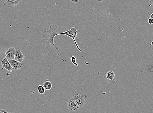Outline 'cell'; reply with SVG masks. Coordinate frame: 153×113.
Instances as JSON below:
<instances>
[{
  "label": "cell",
  "instance_id": "6da1fadb",
  "mask_svg": "<svg viewBox=\"0 0 153 113\" xmlns=\"http://www.w3.org/2000/svg\"><path fill=\"white\" fill-rule=\"evenodd\" d=\"M61 29V27H58L55 24H51L49 27V30H46L43 31V33L41 34V36H43L45 39H43L41 40L42 44H45V47H48L50 44L51 47L53 48L55 50L56 53L58 55L61 56V49L59 46H56L54 44V39L56 36H57L58 31Z\"/></svg>",
  "mask_w": 153,
  "mask_h": 113
},
{
  "label": "cell",
  "instance_id": "7a4b0ae2",
  "mask_svg": "<svg viewBox=\"0 0 153 113\" xmlns=\"http://www.w3.org/2000/svg\"><path fill=\"white\" fill-rule=\"evenodd\" d=\"M70 27L71 28L70 29L64 32L61 33H57V35H64L70 37L74 41L76 48L81 53L82 51L81 50H80L79 47H78L76 41H75V38H78V36L77 34V33L78 34L80 33V31L79 30H78V29H79L78 26H75L74 24H71L70 25Z\"/></svg>",
  "mask_w": 153,
  "mask_h": 113
},
{
  "label": "cell",
  "instance_id": "3957f363",
  "mask_svg": "<svg viewBox=\"0 0 153 113\" xmlns=\"http://www.w3.org/2000/svg\"><path fill=\"white\" fill-rule=\"evenodd\" d=\"M87 97V95L85 94L81 95L76 94L72 97V98L80 108L84 107L85 102V98Z\"/></svg>",
  "mask_w": 153,
  "mask_h": 113
},
{
  "label": "cell",
  "instance_id": "277c9868",
  "mask_svg": "<svg viewBox=\"0 0 153 113\" xmlns=\"http://www.w3.org/2000/svg\"><path fill=\"white\" fill-rule=\"evenodd\" d=\"M66 105L68 108L71 110L74 111L79 108L72 97H70L68 99Z\"/></svg>",
  "mask_w": 153,
  "mask_h": 113
},
{
  "label": "cell",
  "instance_id": "5b68a950",
  "mask_svg": "<svg viewBox=\"0 0 153 113\" xmlns=\"http://www.w3.org/2000/svg\"><path fill=\"white\" fill-rule=\"evenodd\" d=\"M16 50L15 48L13 47L9 48L7 49L6 50L5 53L6 58L8 60L14 59V55Z\"/></svg>",
  "mask_w": 153,
  "mask_h": 113
},
{
  "label": "cell",
  "instance_id": "8992f818",
  "mask_svg": "<svg viewBox=\"0 0 153 113\" xmlns=\"http://www.w3.org/2000/svg\"><path fill=\"white\" fill-rule=\"evenodd\" d=\"M22 0H5L4 3L6 6L11 7H16L21 3Z\"/></svg>",
  "mask_w": 153,
  "mask_h": 113
},
{
  "label": "cell",
  "instance_id": "52a82bcc",
  "mask_svg": "<svg viewBox=\"0 0 153 113\" xmlns=\"http://www.w3.org/2000/svg\"><path fill=\"white\" fill-rule=\"evenodd\" d=\"M2 69L5 68L9 71L12 72L14 70V69L11 66L9 61L5 58H2L1 61Z\"/></svg>",
  "mask_w": 153,
  "mask_h": 113
},
{
  "label": "cell",
  "instance_id": "ba28073f",
  "mask_svg": "<svg viewBox=\"0 0 153 113\" xmlns=\"http://www.w3.org/2000/svg\"><path fill=\"white\" fill-rule=\"evenodd\" d=\"M11 66L14 69L19 70L22 67L21 62H19L14 59H11L8 60Z\"/></svg>",
  "mask_w": 153,
  "mask_h": 113
},
{
  "label": "cell",
  "instance_id": "9c48e42d",
  "mask_svg": "<svg viewBox=\"0 0 153 113\" xmlns=\"http://www.w3.org/2000/svg\"><path fill=\"white\" fill-rule=\"evenodd\" d=\"M24 56L23 53L20 50H17L15 51L14 55V60L22 62L24 60Z\"/></svg>",
  "mask_w": 153,
  "mask_h": 113
},
{
  "label": "cell",
  "instance_id": "30bf717a",
  "mask_svg": "<svg viewBox=\"0 0 153 113\" xmlns=\"http://www.w3.org/2000/svg\"><path fill=\"white\" fill-rule=\"evenodd\" d=\"M43 86L45 90H49L51 89L52 84L49 80H47L43 83Z\"/></svg>",
  "mask_w": 153,
  "mask_h": 113
},
{
  "label": "cell",
  "instance_id": "8fae6325",
  "mask_svg": "<svg viewBox=\"0 0 153 113\" xmlns=\"http://www.w3.org/2000/svg\"><path fill=\"white\" fill-rule=\"evenodd\" d=\"M115 76V74L112 71H109L106 74L107 78L111 81H112L114 79Z\"/></svg>",
  "mask_w": 153,
  "mask_h": 113
},
{
  "label": "cell",
  "instance_id": "7c38bea8",
  "mask_svg": "<svg viewBox=\"0 0 153 113\" xmlns=\"http://www.w3.org/2000/svg\"><path fill=\"white\" fill-rule=\"evenodd\" d=\"M38 92L40 94H43L45 93V89L43 86L39 85L37 87Z\"/></svg>",
  "mask_w": 153,
  "mask_h": 113
},
{
  "label": "cell",
  "instance_id": "4fadbf2b",
  "mask_svg": "<svg viewBox=\"0 0 153 113\" xmlns=\"http://www.w3.org/2000/svg\"><path fill=\"white\" fill-rule=\"evenodd\" d=\"M70 60L71 61V62L73 63V64L75 65V67H77L78 66V65L77 64V63H76V57L74 56H72L71 57V59Z\"/></svg>",
  "mask_w": 153,
  "mask_h": 113
},
{
  "label": "cell",
  "instance_id": "5bb4252c",
  "mask_svg": "<svg viewBox=\"0 0 153 113\" xmlns=\"http://www.w3.org/2000/svg\"><path fill=\"white\" fill-rule=\"evenodd\" d=\"M148 22L150 24H153V18H150L148 19Z\"/></svg>",
  "mask_w": 153,
  "mask_h": 113
},
{
  "label": "cell",
  "instance_id": "9a60e30c",
  "mask_svg": "<svg viewBox=\"0 0 153 113\" xmlns=\"http://www.w3.org/2000/svg\"><path fill=\"white\" fill-rule=\"evenodd\" d=\"M0 113H8L6 112L5 110L2 109H0Z\"/></svg>",
  "mask_w": 153,
  "mask_h": 113
},
{
  "label": "cell",
  "instance_id": "2e32d148",
  "mask_svg": "<svg viewBox=\"0 0 153 113\" xmlns=\"http://www.w3.org/2000/svg\"><path fill=\"white\" fill-rule=\"evenodd\" d=\"M149 2L150 5H151V6H152L153 5V0H148Z\"/></svg>",
  "mask_w": 153,
  "mask_h": 113
},
{
  "label": "cell",
  "instance_id": "e0dca14e",
  "mask_svg": "<svg viewBox=\"0 0 153 113\" xmlns=\"http://www.w3.org/2000/svg\"><path fill=\"white\" fill-rule=\"evenodd\" d=\"M70 1L71 2H73L77 3H78L79 1V0H70Z\"/></svg>",
  "mask_w": 153,
  "mask_h": 113
},
{
  "label": "cell",
  "instance_id": "ac0fdd59",
  "mask_svg": "<svg viewBox=\"0 0 153 113\" xmlns=\"http://www.w3.org/2000/svg\"><path fill=\"white\" fill-rule=\"evenodd\" d=\"M153 13H152L150 15V17L151 18H153Z\"/></svg>",
  "mask_w": 153,
  "mask_h": 113
}]
</instances>
